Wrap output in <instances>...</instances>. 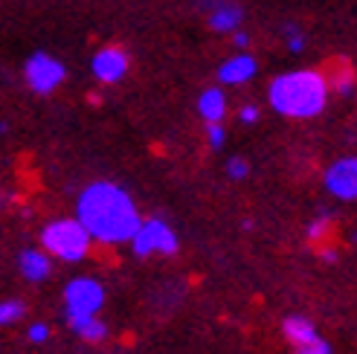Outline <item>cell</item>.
Here are the masks:
<instances>
[{
    "label": "cell",
    "instance_id": "6da1fadb",
    "mask_svg": "<svg viewBox=\"0 0 357 354\" xmlns=\"http://www.w3.org/2000/svg\"><path fill=\"white\" fill-rule=\"evenodd\" d=\"M76 218L87 226V233L99 244L131 241L142 224L134 198L122 186L108 180H96L79 194Z\"/></svg>",
    "mask_w": 357,
    "mask_h": 354
},
{
    "label": "cell",
    "instance_id": "7a4b0ae2",
    "mask_svg": "<svg viewBox=\"0 0 357 354\" xmlns=\"http://www.w3.org/2000/svg\"><path fill=\"white\" fill-rule=\"evenodd\" d=\"M328 76L319 70H294L282 73L267 87L271 108L288 119H311L326 111L328 102Z\"/></svg>",
    "mask_w": 357,
    "mask_h": 354
},
{
    "label": "cell",
    "instance_id": "3957f363",
    "mask_svg": "<svg viewBox=\"0 0 357 354\" xmlns=\"http://www.w3.org/2000/svg\"><path fill=\"white\" fill-rule=\"evenodd\" d=\"M93 236L87 233V226L79 218H59L50 221L41 229V247L61 261H82L87 253H91Z\"/></svg>",
    "mask_w": 357,
    "mask_h": 354
},
{
    "label": "cell",
    "instance_id": "277c9868",
    "mask_svg": "<svg viewBox=\"0 0 357 354\" xmlns=\"http://www.w3.org/2000/svg\"><path fill=\"white\" fill-rule=\"evenodd\" d=\"M105 302V288L99 285L96 279L91 276H79V279H70L67 288H64V316H67V325L79 331L82 325H87L99 314Z\"/></svg>",
    "mask_w": 357,
    "mask_h": 354
},
{
    "label": "cell",
    "instance_id": "5b68a950",
    "mask_svg": "<svg viewBox=\"0 0 357 354\" xmlns=\"http://www.w3.org/2000/svg\"><path fill=\"white\" fill-rule=\"evenodd\" d=\"M128 244H131L134 256H139V259H149V256H174L177 247H181V244H177L174 229L163 218L142 221Z\"/></svg>",
    "mask_w": 357,
    "mask_h": 354
},
{
    "label": "cell",
    "instance_id": "8992f818",
    "mask_svg": "<svg viewBox=\"0 0 357 354\" xmlns=\"http://www.w3.org/2000/svg\"><path fill=\"white\" fill-rule=\"evenodd\" d=\"M64 64L59 59H52L50 52H35V56L26 59V67H24V76H26V87L32 93H52L56 87L64 82Z\"/></svg>",
    "mask_w": 357,
    "mask_h": 354
},
{
    "label": "cell",
    "instance_id": "52a82bcc",
    "mask_svg": "<svg viewBox=\"0 0 357 354\" xmlns=\"http://www.w3.org/2000/svg\"><path fill=\"white\" fill-rule=\"evenodd\" d=\"M326 189L340 201H357V157H343L326 169Z\"/></svg>",
    "mask_w": 357,
    "mask_h": 354
},
{
    "label": "cell",
    "instance_id": "ba28073f",
    "mask_svg": "<svg viewBox=\"0 0 357 354\" xmlns=\"http://www.w3.org/2000/svg\"><path fill=\"white\" fill-rule=\"evenodd\" d=\"M201 9L206 12L209 29L215 32H229L233 35L236 29H241L244 21V6L238 0H198Z\"/></svg>",
    "mask_w": 357,
    "mask_h": 354
},
{
    "label": "cell",
    "instance_id": "9c48e42d",
    "mask_svg": "<svg viewBox=\"0 0 357 354\" xmlns=\"http://www.w3.org/2000/svg\"><path fill=\"white\" fill-rule=\"evenodd\" d=\"M128 52L119 49V47H105L99 49L93 61H91V70L93 76L102 82V84H116L125 79V73H128Z\"/></svg>",
    "mask_w": 357,
    "mask_h": 354
},
{
    "label": "cell",
    "instance_id": "30bf717a",
    "mask_svg": "<svg viewBox=\"0 0 357 354\" xmlns=\"http://www.w3.org/2000/svg\"><path fill=\"white\" fill-rule=\"evenodd\" d=\"M259 73V61L250 56V52H236L233 59H227L221 67H218V82L221 84H244Z\"/></svg>",
    "mask_w": 357,
    "mask_h": 354
},
{
    "label": "cell",
    "instance_id": "8fae6325",
    "mask_svg": "<svg viewBox=\"0 0 357 354\" xmlns=\"http://www.w3.org/2000/svg\"><path fill=\"white\" fill-rule=\"evenodd\" d=\"M52 256L47 250H21L17 253V270L26 282H44L52 273Z\"/></svg>",
    "mask_w": 357,
    "mask_h": 354
},
{
    "label": "cell",
    "instance_id": "7c38bea8",
    "mask_svg": "<svg viewBox=\"0 0 357 354\" xmlns=\"http://www.w3.org/2000/svg\"><path fill=\"white\" fill-rule=\"evenodd\" d=\"M282 334H284V340H288L294 348L305 346V343H314L319 337L317 325L308 320V316H302V314H288V316H284V320H282Z\"/></svg>",
    "mask_w": 357,
    "mask_h": 354
},
{
    "label": "cell",
    "instance_id": "4fadbf2b",
    "mask_svg": "<svg viewBox=\"0 0 357 354\" xmlns=\"http://www.w3.org/2000/svg\"><path fill=\"white\" fill-rule=\"evenodd\" d=\"M198 114L206 119V122H224L227 116V96L221 87H209V91L201 93L198 99Z\"/></svg>",
    "mask_w": 357,
    "mask_h": 354
},
{
    "label": "cell",
    "instance_id": "5bb4252c",
    "mask_svg": "<svg viewBox=\"0 0 357 354\" xmlns=\"http://www.w3.org/2000/svg\"><path fill=\"white\" fill-rule=\"evenodd\" d=\"M326 76H328V84H331L334 93H340V96H351L354 93V70L349 64L334 61Z\"/></svg>",
    "mask_w": 357,
    "mask_h": 354
},
{
    "label": "cell",
    "instance_id": "9a60e30c",
    "mask_svg": "<svg viewBox=\"0 0 357 354\" xmlns=\"http://www.w3.org/2000/svg\"><path fill=\"white\" fill-rule=\"evenodd\" d=\"M308 241L314 244V247H319L323 241H331L334 238V221L328 218V215H319V218H314L311 224H308Z\"/></svg>",
    "mask_w": 357,
    "mask_h": 354
},
{
    "label": "cell",
    "instance_id": "2e32d148",
    "mask_svg": "<svg viewBox=\"0 0 357 354\" xmlns=\"http://www.w3.org/2000/svg\"><path fill=\"white\" fill-rule=\"evenodd\" d=\"M26 316V305L21 299H3L0 302V325H15Z\"/></svg>",
    "mask_w": 357,
    "mask_h": 354
},
{
    "label": "cell",
    "instance_id": "e0dca14e",
    "mask_svg": "<svg viewBox=\"0 0 357 354\" xmlns=\"http://www.w3.org/2000/svg\"><path fill=\"white\" fill-rule=\"evenodd\" d=\"M76 334H79L84 343H91V346H93V343H102L105 337H108V328H105V323L99 320V316H93V320L87 323V325H82Z\"/></svg>",
    "mask_w": 357,
    "mask_h": 354
},
{
    "label": "cell",
    "instance_id": "ac0fdd59",
    "mask_svg": "<svg viewBox=\"0 0 357 354\" xmlns=\"http://www.w3.org/2000/svg\"><path fill=\"white\" fill-rule=\"evenodd\" d=\"M284 44H288L291 52H302L305 49V32L296 24H284Z\"/></svg>",
    "mask_w": 357,
    "mask_h": 354
},
{
    "label": "cell",
    "instance_id": "d6986e66",
    "mask_svg": "<svg viewBox=\"0 0 357 354\" xmlns=\"http://www.w3.org/2000/svg\"><path fill=\"white\" fill-rule=\"evenodd\" d=\"M206 139H209V146H212V148H221V146H224V139H227L224 122H206Z\"/></svg>",
    "mask_w": 357,
    "mask_h": 354
},
{
    "label": "cell",
    "instance_id": "ffe728a7",
    "mask_svg": "<svg viewBox=\"0 0 357 354\" xmlns=\"http://www.w3.org/2000/svg\"><path fill=\"white\" fill-rule=\"evenodd\" d=\"M250 174V166L244 157H233V160H227V177L229 180H244V177Z\"/></svg>",
    "mask_w": 357,
    "mask_h": 354
},
{
    "label": "cell",
    "instance_id": "44dd1931",
    "mask_svg": "<svg viewBox=\"0 0 357 354\" xmlns=\"http://www.w3.org/2000/svg\"><path fill=\"white\" fill-rule=\"evenodd\" d=\"M294 354H334V351H331L328 340H323V337H317L314 343H305V346H296V348H294Z\"/></svg>",
    "mask_w": 357,
    "mask_h": 354
},
{
    "label": "cell",
    "instance_id": "7402d4cb",
    "mask_svg": "<svg viewBox=\"0 0 357 354\" xmlns=\"http://www.w3.org/2000/svg\"><path fill=\"white\" fill-rule=\"evenodd\" d=\"M47 337H50V328L44 323H32L29 331H26V340L29 343H47Z\"/></svg>",
    "mask_w": 357,
    "mask_h": 354
},
{
    "label": "cell",
    "instance_id": "603a6c76",
    "mask_svg": "<svg viewBox=\"0 0 357 354\" xmlns=\"http://www.w3.org/2000/svg\"><path fill=\"white\" fill-rule=\"evenodd\" d=\"M238 119L241 122H247V125H253V122L259 119V108H256V105H241V108H238Z\"/></svg>",
    "mask_w": 357,
    "mask_h": 354
},
{
    "label": "cell",
    "instance_id": "cb8c5ba5",
    "mask_svg": "<svg viewBox=\"0 0 357 354\" xmlns=\"http://www.w3.org/2000/svg\"><path fill=\"white\" fill-rule=\"evenodd\" d=\"M233 47H236V49H247V47H250V35H247L244 29H236V32H233Z\"/></svg>",
    "mask_w": 357,
    "mask_h": 354
}]
</instances>
